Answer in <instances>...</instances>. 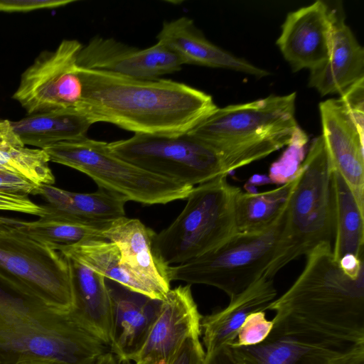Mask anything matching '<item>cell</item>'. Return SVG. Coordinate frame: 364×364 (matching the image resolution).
Instances as JSON below:
<instances>
[{
	"label": "cell",
	"instance_id": "cell-1",
	"mask_svg": "<svg viewBox=\"0 0 364 364\" xmlns=\"http://www.w3.org/2000/svg\"><path fill=\"white\" fill-rule=\"evenodd\" d=\"M79 74L82 96L77 109L93 124L176 136L187 133L217 107L210 95L171 80H139L80 67Z\"/></svg>",
	"mask_w": 364,
	"mask_h": 364
},
{
	"label": "cell",
	"instance_id": "cell-2",
	"mask_svg": "<svg viewBox=\"0 0 364 364\" xmlns=\"http://www.w3.org/2000/svg\"><path fill=\"white\" fill-rule=\"evenodd\" d=\"M109 347L77 322L0 287V363L92 364Z\"/></svg>",
	"mask_w": 364,
	"mask_h": 364
},
{
	"label": "cell",
	"instance_id": "cell-3",
	"mask_svg": "<svg viewBox=\"0 0 364 364\" xmlns=\"http://www.w3.org/2000/svg\"><path fill=\"white\" fill-rule=\"evenodd\" d=\"M291 286L267 306L272 321L298 323L364 338V275L353 278L336 260L331 244L306 255Z\"/></svg>",
	"mask_w": 364,
	"mask_h": 364
},
{
	"label": "cell",
	"instance_id": "cell-4",
	"mask_svg": "<svg viewBox=\"0 0 364 364\" xmlns=\"http://www.w3.org/2000/svg\"><path fill=\"white\" fill-rule=\"evenodd\" d=\"M296 93L216 107L188 133L213 146L228 172L286 146L299 127Z\"/></svg>",
	"mask_w": 364,
	"mask_h": 364
},
{
	"label": "cell",
	"instance_id": "cell-5",
	"mask_svg": "<svg viewBox=\"0 0 364 364\" xmlns=\"http://www.w3.org/2000/svg\"><path fill=\"white\" fill-rule=\"evenodd\" d=\"M333 166L321 135L312 141L289 196L274 257L263 276L274 278L285 265L322 243L331 244Z\"/></svg>",
	"mask_w": 364,
	"mask_h": 364
},
{
	"label": "cell",
	"instance_id": "cell-6",
	"mask_svg": "<svg viewBox=\"0 0 364 364\" xmlns=\"http://www.w3.org/2000/svg\"><path fill=\"white\" fill-rule=\"evenodd\" d=\"M241 189L220 176L193 188L175 220L156 233L154 250L165 265L211 252L237 232L235 202Z\"/></svg>",
	"mask_w": 364,
	"mask_h": 364
},
{
	"label": "cell",
	"instance_id": "cell-7",
	"mask_svg": "<svg viewBox=\"0 0 364 364\" xmlns=\"http://www.w3.org/2000/svg\"><path fill=\"white\" fill-rule=\"evenodd\" d=\"M0 287L58 312L74 305L70 259L19 230L0 232Z\"/></svg>",
	"mask_w": 364,
	"mask_h": 364
},
{
	"label": "cell",
	"instance_id": "cell-8",
	"mask_svg": "<svg viewBox=\"0 0 364 364\" xmlns=\"http://www.w3.org/2000/svg\"><path fill=\"white\" fill-rule=\"evenodd\" d=\"M43 150L50 161L82 172L99 188L119 195L127 202L166 204L186 199L194 188L144 170L113 154L107 142L87 136L59 142Z\"/></svg>",
	"mask_w": 364,
	"mask_h": 364
},
{
	"label": "cell",
	"instance_id": "cell-9",
	"mask_svg": "<svg viewBox=\"0 0 364 364\" xmlns=\"http://www.w3.org/2000/svg\"><path fill=\"white\" fill-rule=\"evenodd\" d=\"M286 207L268 228L251 232H237L211 252L168 266L169 281L213 286L230 299L239 294L263 276L272 261L283 228Z\"/></svg>",
	"mask_w": 364,
	"mask_h": 364
},
{
	"label": "cell",
	"instance_id": "cell-10",
	"mask_svg": "<svg viewBox=\"0 0 364 364\" xmlns=\"http://www.w3.org/2000/svg\"><path fill=\"white\" fill-rule=\"evenodd\" d=\"M115 156L178 183L200 185L230 173L220 152L189 133L176 136L134 134L108 143Z\"/></svg>",
	"mask_w": 364,
	"mask_h": 364
},
{
	"label": "cell",
	"instance_id": "cell-11",
	"mask_svg": "<svg viewBox=\"0 0 364 364\" xmlns=\"http://www.w3.org/2000/svg\"><path fill=\"white\" fill-rule=\"evenodd\" d=\"M261 343L225 346L236 364H340L364 353V338L287 321H273Z\"/></svg>",
	"mask_w": 364,
	"mask_h": 364
},
{
	"label": "cell",
	"instance_id": "cell-12",
	"mask_svg": "<svg viewBox=\"0 0 364 364\" xmlns=\"http://www.w3.org/2000/svg\"><path fill=\"white\" fill-rule=\"evenodd\" d=\"M82 45L63 40L52 51H42L22 73L13 95L28 114L64 108L77 109L82 82L77 58Z\"/></svg>",
	"mask_w": 364,
	"mask_h": 364
},
{
	"label": "cell",
	"instance_id": "cell-13",
	"mask_svg": "<svg viewBox=\"0 0 364 364\" xmlns=\"http://www.w3.org/2000/svg\"><path fill=\"white\" fill-rule=\"evenodd\" d=\"M80 68L106 71L139 80H155L181 70V59L157 42L141 49L99 36L82 46L77 58Z\"/></svg>",
	"mask_w": 364,
	"mask_h": 364
},
{
	"label": "cell",
	"instance_id": "cell-14",
	"mask_svg": "<svg viewBox=\"0 0 364 364\" xmlns=\"http://www.w3.org/2000/svg\"><path fill=\"white\" fill-rule=\"evenodd\" d=\"M202 317L191 284L170 289L143 346L132 360L135 364H168L188 338L200 336Z\"/></svg>",
	"mask_w": 364,
	"mask_h": 364
},
{
	"label": "cell",
	"instance_id": "cell-15",
	"mask_svg": "<svg viewBox=\"0 0 364 364\" xmlns=\"http://www.w3.org/2000/svg\"><path fill=\"white\" fill-rule=\"evenodd\" d=\"M333 16L322 1L287 14L277 45L294 72L311 71L326 60Z\"/></svg>",
	"mask_w": 364,
	"mask_h": 364
},
{
	"label": "cell",
	"instance_id": "cell-16",
	"mask_svg": "<svg viewBox=\"0 0 364 364\" xmlns=\"http://www.w3.org/2000/svg\"><path fill=\"white\" fill-rule=\"evenodd\" d=\"M319 112L321 136L333 168L343 177L364 211V134L339 98L321 102Z\"/></svg>",
	"mask_w": 364,
	"mask_h": 364
},
{
	"label": "cell",
	"instance_id": "cell-17",
	"mask_svg": "<svg viewBox=\"0 0 364 364\" xmlns=\"http://www.w3.org/2000/svg\"><path fill=\"white\" fill-rule=\"evenodd\" d=\"M105 282L111 306L110 351L120 363L129 362L143 346L162 300L106 278Z\"/></svg>",
	"mask_w": 364,
	"mask_h": 364
},
{
	"label": "cell",
	"instance_id": "cell-18",
	"mask_svg": "<svg viewBox=\"0 0 364 364\" xmlns=\"http://www.w3.org/2000/svg\"><path fill=\"white\" fill-rule=\"evenodd\" d=\"M120 252V264L132 277L163 300L171 289L168 267L154 250L156 232L139 220L125 216L112 220L103 233Z\"/></svg>",
	"mask_w": 364,
	"mask_h": 364
},
{
	"label": "cell",
	"instance_id": "cell-19",
	"mask_svg": "<svg viewBox=\"0 0 364 364\" xmlns=\"http://www.w3.org/2000/svg\"><path fill=\"white\" fill-rule=\"evenodd\" d=\"M157 42L176 53L183 64L224 68L263 77L269 73L209 41L192 19L183 16L164 22Z\"/></svg>",
	"mask_w": 364,
	"mask_h": 364
},
{
	"label": "cell",
	"instance_id": "cell-20",
	"mask_svg": "<svg viewBox=\"0 0 364 364\" xmlns=\"http://www.w3.org/2000/svg\"><path fill=\"white\" fill-rule=\"evenodd\" d=\"M364 77V50L344 18L334 11L326 60L310 71L309 86L321 95L341 93Z\"/></svg>",
	"mask_w": 364,
	"mask_h": 364
},
{
	"label": "cell",
	"instance_id": "cell-21",
	"mask_svg": "<svg viewBox=\"0 0 364 364\" xmlns=\"http://www.w3.org/2000/svg\"><path fill=\"white\" fill-rule=\"evenodd\" d=\"M273 279L262 276L243 291L230 299L226 307L202 317L200 327L205 353L232 344L250 314L267 310L277 296Z\"/></svg>",
	"mask_w": 364,
	"mask_h": 364
},
{
	"label": "cell",
	"instance_id": "cell-22",
	"mask_svg": "<svg viewBox=\"0 0 364 364\" xmlns=\"http://www.w3.org/2000/svg\"><path fill=\"white\" fill-rule=\"evenodd\" d=\"M70 261L74 305L70 314L109 347L111 306L105 277L80 263Z\"/></svg>",
	"mask_w": 364,
	"mask_h": 364
},
{
	"label": "cell",
	"instance_id": "cell-23",
	"mask_svg": "<svg viewBox=\"0 0 364 364\" xmlns=\"http://www.w3.org/2000/svg\"><path fill=\"white\" fill-rule=\"evenodd\" d=\"M13 132L25 146L43 149L50 145L86 136L93 123L80 110L64 108L28 114L11 122Z\"/></svg>",
	"mask_w": 364,
	"mask_h": 364
},
{
	"label": "cell",
	"instance_id": "cell-24",
	"mask_svg": "<svg viewBox=\"0 0 364 364\" xmlns=\"http://www.w3.org/2000/svg\"><path fill=\"white\" fill-rule=\"evenodd\" d=\"M37 195L44 197L60 214L85 223H105L125 216L127 201L101 188L92 193H75L42 184Z\"/></svg>",
	"mask_w": 364,
	"mask_h": 364
},
{
	"label": "cell",
	"instance_id": "cell-25",
	"mask_svg": "<svg viewBox=\"0 0 364 364\" xmlns=\"http://www.w3.org/2000/svg\"><path fill=\"white\" fill-rule=\"evenodd\" d=\"M333 220V256L337 262L347 254L363 259L364 211L340 173L334 168L331 177Z\"/></svg>",
	"mask_w": 364,
	"mask_h": 364
},
{
	"label": "cell",
	"instance_id": "cell-26",
	"mask_svg": "<svg viewBox=\"0 0 364 364\" xmlns=\"http://www.w3.org/2000/svg\"><path fill=\"white\" fill-rule=\"evenodd\" d=\"M70 260L77 262L106 279L156 299L144 284L129 274L120 264L117 245L105 239H89L71 245H51Z\"/></svg>",
	"mask_w": 364,
	"mask_h": 364
},
{
	"label": "cell",
	"instance_id": "cell-27",
	"mask_svg": "<svg viewBox=\"0 0 364 364\" xmlns=\"http://www.w3.org/2000/svg\"><path fill=\"white\" fill-rule=\"evenodd\" d=\"M296 180L262 193L240 191L235 202L237 231L256 232L271 225L284 210Z\"/></svg>",
	"mask_w": 364,
	"mask_h": 364
},
{
	"label": "cell",
	"instance_id": "cell-28",
	"mask_svg": "<svg viewBox=\"0 0 364 364\" xmlns=\"http://www.w3.org/2000/svg\"><path fill=\"white\" fill-rule=\"evenodd\" d=\"M49 213L34 221H26L20 231L32 239L51 245H71L89 239H105L109 225L79 221L57 212L48 205Z\"/></svg>",
	"mask_w": 364,
	"mask_h": 364
},
{
	"label": "cell",
	"instance_id": "cell-29",
	"mask_svg": "<svg viewBox=\"0 0 364 364\" xmlns=\"http://www.w3.org/2000/svg\"><path fill=\"white\" fill-rule=\"evenodd\" d=\"M49 161L48 156L41 149H0V168L21 175L37 185L55 183Z\"/></svg>",
	"mask_w": 364,
	"mask_h": 364
},
{
	"label": "cell",
	"instance_id": "cell-30",
	"mask_svg": "<svg viewBox=\"0 0 364 364\" xmlns=\"http://www.w3.org/2000/svg\"><path fill=\"white\" fill-rule=\"evenodd\" d=\"M308 140V135L298 127L284 151L269 167L268 177L272 183L282 186L296 178L306 157Z\"/></svg>",
	"mask_w": 364,
	"mask_h": 364
},
{
	"label": "cell",
	"instance_id": "cell-31",
	"mask_svg": "<svg viewBox=\"0 0 364 364\" xmlns=\"http://www.w3.org/2000/svg\"><path fill=\"white\" fill-rule=\"evenodd\" d=\"M272 321L266 318L264 311L250 314L240 327L237 338L228 346H248L258 344L269 335L272 328Z\"/></svg>",
	"mask_w": 364,
	"mask_h": 364
},
{
	"label": "cell",
	"instance_id": "cell-32",
	"mask_svg": "<svg viewBox=\"0 0 364 364\" xmlns=\"http://www.w3.org/2000/svg\"><path fill=\"white\" fill-rule=\"evenodd\" d=\"M342 102L361 134H364V77L340 93Z\"/></svg>",
	"mask_w": 364,
	"mask_h": 364
},
{
	"label": "cell",
	"instance_id": "cell-33",
	"mask_svg": "<svg viewBox=\"0 0 364 364\" xmlns=\"http://www.w3.org/2000/svg\"><path fill=\"white\" fill-rule=\"evenodd\" d=\"M0 210L31 214L40 218L47 215L50 212L48 205H38L32 202L27 196L1 191H0Z\"/></svg>",
	"mask_w": 364,
	"mask_h": 364
},
{
	"label": "cell",
	"instance_id": "cell-34",
	"mask_svg": "<svg viewBox=\"0 0 364 364\" xmlns=\"http://www.w3.org/2000/svg\"><path fill=\"white\" fill-rule=\"evenodd\" d=\"M75 0H0V11L29 12L65 6Z\"/></svg>",
	"mask_w": 364,
	"mask_h": 364
},
{
	"label": "cell",
	"instance_id": "cell-35",
	"mask_svg": "<svg viewBox=\"0 0 364 364\" xmlns=\"http://www.w3.org/2000/svg\"><path fill=\"white\" fill-rule=\"evenodd\" d=\"M38 186L21 175L0 168V191L28 196L37 195Z\"/></svg>",
	"mask_w": 364,
	"mask_h": 364
},
{
	"label": "cell",
	"instance_id": "cell-36",
	"mask_svg": "<svg viewBox=\"0 0 364 364\" xmlns=\"http://www.w3.org/2000/svg\"><path fill=\"white\" fill-rule=\"evenodd\" d=\"M205 353L199 336L188 338L168 364H202ZM129 364V362L124 363Z\"/></svg>",
	"mask_w": 364,
	"mask_h": 364
},
{
	"label": "cell",
	"instance_id": "cell-37",
	"mask_svg": "<svg viewBox=\"0 0 364 364\" xmlns=\"http://www.w3.org/2000/svg\"><path fill=\"white\" fill-rule=\"evenodd\" d=\"M338 262L343 271L353 278H358L364 275L363 259L354 255H345Z\"/></svg>",
	"mask_w": 364,
	"mask_h": 364
},
{
	"label": "cell",
	"instance_id": "cell-38",
	"mask_svg": "<svg viewBox=\"0 0 364 364\" xmlns=\"http://www.w3.org/2000/svg\"><path fill=\"white\" fill-rule=\"evenodd\" d=\"M25 146L12 131L9 120H0V149Z\"/></svg>",
	"mask_w": 364,
	"mask_h": 364
},
{
	"label": "cell",
	"instance_id": "cell-39",
	"mask_svg": "<svg viewBox=\"0 0 364 364\" xmlns=\"http://www.w3.org/2000/svg\"><path fill=\"white\" fill-rule=\"evenodd\" d=\"M202 364H236L230 357L226 347L210 353H205Z\"/></svg>",
	"mask_w": 364,
	"mask_h": 364
},
{
	"label": "cell",
	"instance_id": "cell-40",
	"mask_svg": "<svg viewBox=\"0 0 364 364\" xmlns=\"http://www.w3.org/2000/svg\"><path fill=\"white\" fill-rule=\"evenodd\" d=\"M25 220L0 216V232L19 230Z\"/></svg>",
	"mask_w": 364,
	"mask_h": 364
},
{
	"label": "cell",
	"instance_id": "cell-41",
	"mask_svg": "<svg viewBox=\"0 0 364 364\" xmlns=\"http://www.w3.org/2000/svg\"><path fill=\"white\" fill-rule=\"evenodd\" d=\"M247 183L256 187L257 186H264L266 184L272 183V182L268 176L256 173L250 177Z\"/></svg>",
	"mask_w": 364,
	"mask_h": 364
},
{
	"label": "cell",
	"instance_id": "cell-42",
	"mask_svg": "<svg viewBox=\"0 0 364 364\" xmlns=\"http://www.w3.org/2000/svg\"><path fill=\"white\" fill-rule=\"evenodd\" d=\"M92 364H120V362L112 353L109 352L100 357Z\"/></svg>",
	"mask_w": 364,
	"mask_h": 364
},
{
	"label": "cell",
	"instance_id": "cell-43",
	"mask_svg": "<svg viewBox=\"0 0 364 364\" xmlns=\"http://www.w3.org/2000/svg\"><path fill=\"white\" fill-rule=\"evenodd\" d=\"M340 364H364V353L351 356Z\"/></svg>",
	"mask_w": 364,
	"mask_h": 364
},
{
	"label": "cell",
	"instance_id": "cell-44",
	"mask_svg": "<svg viewBox=\"0 0 364 364\" xmlns=\"http://www.w3.org/2000/svg\"><path fill=\"white\" fill-rule=\"evenodd\" d=\"M244 187L246 189L247 193L255 194L258 193L257 188L254 186H252L246 183Z\"/></svg>",
	"mask_w": 364,
	"mask_h": 364
},
{
	"label": "cell",
	"instance_id": "cell-45",
	"mask_svg": "<svg viewBox=\"0 0 364 364\" xmlns=\"http://www.w3.org/2000/svg\"><path fill=\"white\" fill-rule=\"evenodd\" d=\"M21 364H50V363H47V362H43V361H31V362L23 363Z\"/></svg>",
	"mask_w": 364,
	"mask_h": 364
},
{
	"label": "cell",
	"instance_id": "cell-46",
	"mask_svg": "<svg viewBox=\"0 0 364 364\" xmlns=\"http://www.w3.org/2000/svg\"><path fill=\"white\" fill-rule=\"evenodd\" d=\"M1 364V363H0Z\"/></svg>",
	"mask_w": 364,
	"mask_h": 364
}]
</instances>
